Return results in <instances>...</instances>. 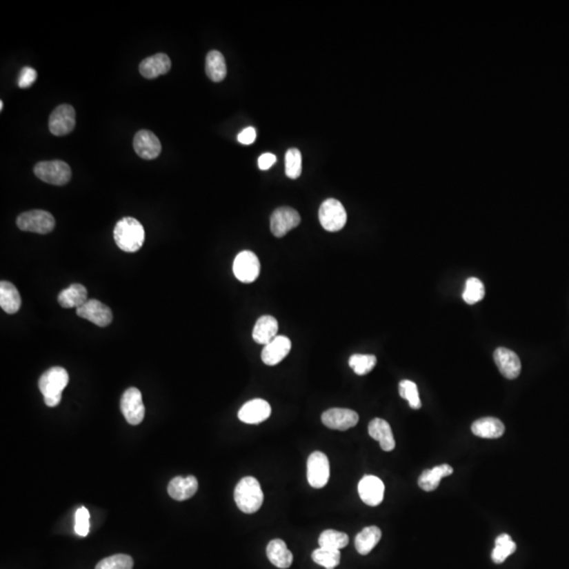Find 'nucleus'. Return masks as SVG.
<instances>
[{"label": "nucleus", "mask_w": 569, "mask_h": 569, "mask_svg": "<svg viewBox=\"0 0 569 569\" xmlns=\"http://www.w3.org/2000/svg\"><path fill=\"white\" fill-rule=\"evenodd\" d=\"M113 237L121 250L137 252L145 241V229L137 219L123 217L114 228Z\"/></svg>", "instance_id": "obj_1"}, {"label": "nucleus", "mask_w": 569, "mask_h": 569, "mask_svg": "<svg viewBox=\"0 0 569 569\" xmlns=\"http://www.w3.org/2000/svg\"><path fill=\"white\" fill-rule=\"evenodd\" d=\"M69 383V375L63 367H52L46 371L38 382L46 405L56 407L61 401V393Z\"/></svg>", "instance_id": "obj_2"}, {"label": "nucleus", "mask_w": 569, "mask_h": 569, "mask_svg": "<svg viewBox=\"0 0 569 569\" xmlns=\"http://www.w3.org/2000/svg\"><path fill=\"white\" fill-rule=\"evenodd\" d=\"M234 500L239 510L245 514H254L263 502L261 484L253 477H246L237 483L234 490Z\"/></svg>", "instance_id": "obj_3"}, {"label": "nucleus", "mask_w": 569, "mask_h": 569, "mask_svg": "<svg viewBox=\"0 0 569 569\" xmlns=\"http://www.w3.org/2000/svg\"><path fill=\"white\" fill-rule=\"evenodd\" d=\"M319 219L325 230L337 232L346 225V210L343 203L337 199H326L319 207Z\"/></svg>", "instance_id": "obj_4"}, {"label": "nucleus", "mask_w": 569, "mask_h": 569, "mask_svg": "<svg viewBox=\"0 0 569 569\" xmlns=\"http://www.w3.org/2000/svg\"><path fill=\"white\" fill-rule=\"evenodd\" d=\"M34 173L41 181L54 186H63L72 177L70 166L65 161H41L34 167Z\"/></svg>", "instance_id": "obj_5"}, {"label": "nucleus", "mask_w": 569, "mask_h": 569, "mask_svg": "<svg viewBox=\"0 0 569 569\" xmlns=\"http://www.w3.org/2000/svg\"><path fill=\"white\" fill-rule=\"evenodd\" d=\"M16 223L21 231L47 234L55 228V219L47 211L32 210L21 213Z\"/></svg>", "instance_id": "obj_6"}, {"label": "nucleus", "mask_w": 569, "mask_h": 569, "mask_svg": "<svg viewBox=\"0 0 569 569\" xmlns=\"http://www.w3.org/2000/svg\"><path fill=\"white\" fill-rule=\"evenodd\" d=\"M330 477V464L325 453L315 451L309 455L307 462V479L313 488L326 486Z\"/></svg>", "instance_id": "obj_7"}, {"label": "nucleus", "mask_w": 569, "mask_h": 569, "mask_svg": "<svg viewBox=\"0 0 569 569\" xmlns=\"http://www.w3.org/2000/svg\"><path fill=\"white\" fill-rule=\"evenodd\" d=\"M261 272L259 257L251 251H241L233 261V273L241 283H253Z\"/></svg>", "instance_id": "obj_8"}, {"label": "nucleus", "mask_w": 569, "mask_h": 569, "mask_svg": "<svg viewBox=\"0 0 569 569\" xmlns=\"http://www.w3.org/2000/svg\"><path fill=\"white\" fill-rule=\"evenodd\" d=\"M121 409L129 424H141L146 412L141 391L134 387L127 389L121 397Z\"/></svg>", "instance_id": "obj_9"}, {"label": "nucleus", "mask_w": 569, "mask_h": 569, "mask_svg": "<svg viewBox=\"0 0 569 569\" xmlns=\"http://www.w3.org/2000/svg\"><path fill=\"white\" fill-rule=\"evenodd\" d=\"M75 121V109L70 105H61L50 115L49 129L52 134L63 137L73 131Z\"/></svg>", "instance_id": "obj_10"}, {"label": "nucleus", "mask_w": 569, "mask_h": 569, "mask_svg": "<svg viewBox=\"0 0 569 569\" xmlns=\"http://www.w3.org/2000/svg\"><path fill=\"white\" fill-rule=\"evenodd\" d=\"M301 223V215L290 207H281L271 215V232L274 237H283Z\"/></svg>", "instance_id": "obj_11"}, {"label": "nucleus", "mask_w": 569, "mask_h": 569, "mask_svg": "<svg viewBox=\"0 0 569 569\" xmlns=\"http://www.w3.org/2000/svg\"><path fill=\"white\" fill-rule=\"evenodd\" d=\"M76 313L99 327L108 326L113 319L111 309L97 299H88L83 306L76 309Z\"/></svg>", "instance_id": "obj_12"}, {"label": "nucleus", "mask_w": 569, "mask_h": 569, "mask_svg": "<svg viewBox=\"0 0 569 569\" xmlns=\"http://www.w3.org/2000/svg\"><path fill=\"white\" fill-rule=\"evenodd\" d=\"M321 422L335 430H348L359 423V415L350 409L331 408L321 415Z\"/></svg>", "instance_id": "obj_13"}, {"label": "nucleus", "mask_w": 569, "mask_h": 569, "mask_svg": "<svg viewBox=\"0 0 569 569\" xmlns=\"http://www.w3.org/2000/svg\"><path fill=\"white\" fill-rule=\"evenodd\" d=\"M133 147L139 157L143 159H154L161 154V143L157 135L149 130L137 132L133 141Z\"/></svg>", "instance_id": "obj_14"}, {"label": "nucleus", "mask_w": 569, "mask_h": 569, "mask_svg": "<svg viewBox=\"0 0 569 569\" xmlns=\"http://www.w3.org/2000/svg\"><path fill=\"white\" fill-rule=\"evenodd\" d=\"M359 495L365 504L377 506L384 499L385 485L381 479L375 476H365L359 481Z\"/></svg>", "instance_id": "obj_15"}, {"label": "nucleus", "mask_w": 569, "mask_h": 569, "mask_svg": "<svg viewBox=\"0 0 569 569\" xmlns=\"http://www.w3.org/2000/svg\"><path fill=\"white\" fill-rule=\"evenodd\" d=\"M493 359L503 377L515 379L520 375L522 365L518 355L514 351L500 347L493 353Z\"/></svg>", "instance_id": "obj_16"}, {"label": "nucleus", "mask_w": 569, "mask_h": 569, "mask_svg": "<svg viewBox=\"0 0 569 569\" xmlns=\"http://www.w3.org/2000/svg\"><path fill=\"white\" fill-rule=\"evenodd\" d=\"M270 415V405L261 399L249 401L239 411V420L246 424H259L269 419Z\"/></svg>", "instance_id": "obj_17"}, {"label": "nucleus", "mask_w": 569, "mask_h": 569, "mask_svg": "<svg viewBox=\"0 0 569 569\" xmlns=\"http://www.w3.org/2000/svg\"><path fill=\"white\" fill-rule=\"evenodd\" d=\"M291 350V341L283 335H277L272 341L263 347L261 359L268 366H275L283 361Z\"/></svg>", "instance_id": "obj_18"}, {"label": "nucleus", "mask_w": 569, "mask_h": 569, "mask_svg": "<svg viewBox=\"0 0 569 569\" xmlns=\"http://www.w3.org/2000/svg\"><path fill=\"white\" fill-rule=\"evenodd\" d=\"M171 69V61L169 56L163 53L155 54L143 59L139 65V72L148 79H157L159 76L167 74Z\"/></svg>", "instance_id": "obj_19"}, {"label": "nucleus", "mask_w": 569, "mask_h": 569, "mask_svg": "<svg viewBox=\"0 0 569 569\" xmlns=\"http://www.w3.org/2000/svg\"><path fill=\"white\" fill-rule=\"evenodd\" d=\"M199 489V482L193 476L183 478L177 477L168 485V493L171 498L177 501H185L192 498Z\"/></svg>", "instance_id": "obj_20"}, {"label": "nucleus", "mask_w": 569, "mask_h": 569, "mask_svg": "<svg viewBox=\"0 0 569 569\" xmlns=\"http://www.w3.org/2000/svg\"><path fill=\"white\" fill-rule=\"evenodd\" d=\"M368 432L373 440L379 443V446L384 451H392L395 447V437L390 425L382 419H373L369 423Z\"/></svg>", "instance_id": "obj_21"}, {"label": "nucleus", "mask_w": 569, "mask_h": 569, "mask_svg": "<svg viewBox=\"0 0 569 569\" xmlns=\"http://www.w3.org/2000/svg\"><path fill=\"white\" fill-rule=\"evenodd\" d=\"M279 323L275 317L271 315H263L259 317L253 328L252 337L255 343L261 345H268L277 337Z\"/></svg>", "instance_id": "obj_22"}, {"label": "nucleus", "mask_w": 569, "mask_h": 569, "mask_svg": "<svg viewBox=\"0 0 569 569\" xmlns=\"http://www.w3.org/2000/svg\"><path fill=\"white\" fill-rule=\"evenodd\" d=\"M267 557L274 566L281 569L289 568L293 562L292 552L289 550L286 543L281 539H274L269 542L267 549Z\"/></svg>", "instance_id": "obj_23"}, {"label": "nucleus", "mask_w": 569, "mask_h": 569, "mask_svg": "<svg viewBox=\"0 0 569 569\" xmlns=\"http://www.w3.org/2000/svg\"><path fill=\"white\" fill-rule=\"evenodd\" d=\"M473 435L482 439H499L504 435L505 426L497 417H482L471 426Z\"/></svg>", "instance_id": "obj_24"}, {"label": "nucleus", "mask_w": 569, "mask_h": 569, "mask_svg": "<svg viewBox=\"0 0 569 569\" xmlns=\"http://www.w3.org/2000/svg\"><path fill=\"white\" fill-rule=\"evenodd\" d=\"M57 299L63 308H79L88 301L87 288L81 283H72L71 286L59 293Z\"/></svg>", "instance_id": "obj_25"}, {"label": "nucleus", "mask_w": 569, "mask_h": 569, "mask_svg": "<svg viewBox=\"0 0 569 569\" xmlns=\"http://www.w3.org/2000/svg\"><path fill=\"white\" fill-rule=\"evenodd\" d=\"M453 468L448 464H442L432 469L425 470L419 478V486L425 491H433L438 488L441 480L445 477L451 476Z\"/></svg>", "instance_id": "obj_26"}, {"label": "nucleus", "mask_w": 569, "mask_h": 569, "mask_svg": "<svg viewBox=\"0 0 569 569\" xmlns=\"http://www.w3.org/2000/svg\"><path fill=\"white\" fill-rule=\"evenodd\" d=\"M0 306L9 315H14L21 309V295L10 281H3L0 283Z\"/></svg>", "instance_id": "obj_27"}, {"label": "nucleus", "mask_w": 569, "mask_h": 569, "mask_svg": "<svg viewBox=\"0 0 569 569\" xmlns=\"http://www.w3.org/2000/svg\"><path fill=\"white\" fill-rule=\"evenodd\" d=\"M206 74L211 81L219 83L227 75V66L223 54L217 50L209 52L206 57Z\"/></svg>", "instance_id": "obj_28"}, {"label": "nucleus", "mask_w": 569, "mask_h": 569, "mask_svg": "<svg viewBox=\"0 0 569 569\" xmlns=\"http://www.w3.org/2000/svg\"><path fill=\"white\" fill-rule=\"evenodd\" d=\"M381 538H382V531L379 527H366L355 538V544L357 552L362 556H366L377 546Z\"/></svg>", "instance_id": "obj_29"}, {"label": "nucleus", "mask_w": 569, "mask_h": 569, "mask_svg": "<svg viewBox=\"0 0 569 569\" xmlns=\"http://www.w3.org/2000/svg\"><path fill=\"white\" fill-rule=\"evenodd\" d=\"M517 550L516 543L507 534H502L496 539V547L491 552V560L496 564H502L510 555Z\"/></svg>", "instance_id": "obj_30"}, {"label": "nucleus", "mask_w": 569, "mask_h": 569, "mask_svg": "<svg viewBox=\"0 0 569 569\" xmlns=\"http://www.w3.org/2000/svg\"><path fill=\"white\" fill-rule=\"evenodd\" d=\"M349 537L345 532L327 529L323 531L319 538V547L323 548L341 550L348 545Z\"/></svg>", "instance_id": "obj_31"}, {"label": "nucleus", "mask_w": 569, "mask_h": 569, "mask_svg": "<svg viewBox=\"0 0 569 569\" xmlns=\"http://www.w3.org/2000/svg\"><path fill=\"white\" fill-rule=\"evenodd\" d=\"M311 557H312L313 562L326 569H335V567L339 566V562H341V552H339V550L323 548V547L315 549Z\"/></svg>", "instance_id": "obj_32"}, {"label": "nucleus", "mask_w": 569, "mask_h": 569, "mask_svg": "<svg viewBox=\"0 0 569 569\" xmlns=\"http://www.w3.org/2000/svg\"><path fill=\"white\" fill-rule=\"evenodd\" d=\"M485 297V287L482 281L477 277H469L465 285L463 299L469 305H475L482 301Z\"/></svg>", "instance_id": "obj_33"}, {"label": "nucleus", "mask_w": 569, "mask_h": 569, "mask_svg": "<svg viewBox=\"0 0 569 569\" xmlns=\"http://www.w3.org/2000/svg\"><path fill=\"white\" fill-rule=\"evenodd\" d=\"M377 357L372 355H353L349 359V366L353 369L355 375H368L377 365Z\"/></svg>", "instance_id": "obj_34"}, {"label": "nucleus", "mask_w": 569, "mask_h": 569, "mask_svg": "<svg viewBox=\"0 0 569 569\" xmlns=\"http://www.w3.org/2000/svg\"><path fill=\"white\" fill-rule=\"evenodd\" d=\"M399 392H400V395L403 399L408 401L409 406H410L411 408L417 410V409H420L421 407H422V403H421L420 395H419L417 384L412 382V381L403 379L402 382H400V385H399Z\"/></svg>", "instance_id": "obj_35"}, {"label": "nucleus", "mask_w": 569, "mask_h": 569, "mask_svg": "<svg viewBox=\"0 0 569 569\" xmlns=\"http://www.w3.org/2000/svg\"><path fill=\"white\" fill-rule=\"evenodd\" d=\"M285 172L291 179H297L301 174V154L299 150L291 148L285 157Z\"/></svg>", "instance_id": "obj_36"}, {"label": "nucleus", "mask_w": 569, "mask_h": 569, "mask_svg": "<svg viewBox=\"0 0 569 569\" xmlns=\"http://www.w3.org/2000/svg\"><path fill=\"white\" fill-rule=\"evenodd\" d=\"M133 559L128 555H114L101 560L95 569H132Z\"/></svg>", "instance_id": "obj_37"}, {"label": "nucleus", "mask_w": 569, "mask_h": 569, "mask_svg": "<svg viewBox=\"0 0 569 569\" xmlns=\"http://www.w3.org/2000/svg\"><path fill=\"white\" fill-rule=\"evenodd\" d=\"M90 514L86 507H81L76 511L75 532L81 537L88 536L90 530Z\"/></svg>", "instance_id": "obj_38"}, {"label": "nucleus", "mask_w": 569, "mask_h": 569, "mask_svg": "<svg viewBox=\"0 0 569 569\" xmlns=\"http://www.w3.org/2000/svg\"><path fill=\"white\" fill-rule=\"evenodd\" d=\"M37 79V72L31 67H25L21 69L19 73V79H18V86L21 89H27L31 87Z\"/></svg>", "instance_id": "obj_39"}, {"label": "nucleus", "mask_w": 569, "mask_h": 569, "mask_svg": "<svg viewBox=\"0 0 569 569\" xmlns=\"http://www.w3.org/2000/svg\"><path fill=\"white\" fill-rule=\"evenodd\" d=\"M237 139L243 145H251L257 139V131L252 127L246 128L239 133Z\"/></svg>", "instance_id": "obj_40"}, {"label": "nucleus", "mask_w": 569, "mask_h": 569, "mask_svg": "<svg viewBox=\"0 0 569 569\" xmlns=\"http://www.w3.org/2000/svg\"><path fill=\"white\" fill-rule=\"evenodd\" d=\"M277 163V157L272 153H265V154H261L259 157V168L263 171L265 170L270 169L274 163Z\"/></svg>", "instance_id": "obj_41"}, {"label": "nucleus", "mask_w": 569, "mask_h": 569, "mask_svg": "<svg viewBox=\"0 0 569 569\" xmlns=\"http://www.w3.org/2000/svg\"><path fill=\"white\" fill-rule=\"evenodd\" d=\"M3 101H0V110L3 111Z\"/></svg>", "instance_id": "obj_42"}]
</instances>
